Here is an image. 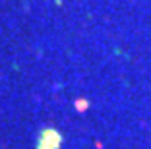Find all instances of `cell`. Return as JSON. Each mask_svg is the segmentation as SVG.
<instances>
[{
	"label": "cell",
	"mask_w": 151,
	"mask_h": 149,
	"mask_svg": "<svg viewBox=\"0 0 151 149\" xmlns=\"http://www.w3.org/2000/svg\"><path fill=\"white\" fill-rule=\"evenodd\" d=\"M60 134L52 128H47L39 134V140H37V149H58L60 147Z\"/></svg>",
	"instance_id": "cell-1"
}]
</instances>
